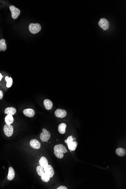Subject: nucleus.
<instances>
[{
    "mask_svg": "<svg viewBox=\"0 0 126 189\" xmlns=\"http://www.w3.org/2000/svg\"><path fill=\"white\" fill-rule=\"evenodd\" d=\"M44 104L47 110H50L53 107V102L51 100L49 99H46L44 100Z\"/></svg>",
    "mask_w": 126,
    "mask_h": 189,
    "instance_id": "12",
    "label": "nucleus"
},
{
    "mask_svg": "<svg viewBox=\"0 0 126 189\" xmlns=\"http://www.w3.org/2000/svg\"><path fill=\"white\" fill-rule=\"evenodd\" d=\"M41 178L42 181L44 182H49V180H50V178L49 174H47L45 172L41 175Z\"/></svg>",
    "mask_w": 126,
    "mask_h": 189,
    "instance_id": "20",
    "label": "nucleus"
},
{
    "mask_svg": "<svg viewBox=\"0 0 126 189\" xmlns=\"http://www.w3.org/2000/svg\"><path fill=\"white\" fill-rule=\"evenodd\" d=\"M16 112V110L15 108L12 107H10L6 108L5 109L4 113L5 114L7 115L10 114L13 115L15 114Z\"/></svg>",
    "mask_w": 126,
    "mask_h": 189,
    "instance_id": "14",
    "label": "nucleus"
},
{
    "mask_svg": "<svg viewBox=\"0 0 126 189\" xmlns=\"http://www.w3.org/2000/svg\"><path fill=\"white\" fill-rule=\"evenodd\" d=\"M44 170L45 173L49 174L50 178H53V175L55 174V171L51 165L48 164L46 167L44 168Z\"/></svg>",
    "mask_w": 126,
    "mask_h": 189,
    "instance_id": "8",
    "label": "nucleus"
},
{
    "mask_svg": "<svg viewBox=\"0 0 126 189\" xmlns=\"http://www.w3.org/2000/svg\"><path fill=\"white\" fill-rule=\"evenodd\" d=\"M30 145L33 148L38 150L40 148L41 143L36 139H33L30 141Z\"/></svg>",
    "mask_w": 126,
    "mask_h": 189,
    "instance_id": "10",
    "label": "nucleus"
},
{
    "mask_svg": "<svg viewBox=\"0 0 126 189\" xmlns=\"http://www.w3.org/2000/svg\"><path fill=\"white\" fill-rule=\"evenodd\" d=\"M54 153L57 158H62L64 157L63 154L67 152L66 148L62 144L56 145L54 147Z\"/></svg>",
    "mask_w": 126,
    "mask_h": 189,
    "instance_id": "1",
    "label": "nucleus"
},
{
    "mask_svg": "<svg viewBox=\"0 0 126 189\" xmlns=\"http://www.w3.org/2000/svg\"><path fill=\"white\" fill-rule=\"evenodd\" d=\"M3 92H2V91H1V90H0V100L1 99H2L3 98Z\"/></svg>",
    "mask_w": 126,
    "mask_h": 189,
    "instance_id": "24",
    "label": "nucleus"
},
{
    "mask_svg": "<svg viewBox=\"0 0 126 189\" xmlns=\"http://www.w3.org/2000/svg\"><path fill=\"white\" fill-rule=\"evenodd\" d=\"M39 163L41 167L44 168L49 164L48 160L45 157H41L39 161Z\"/></svg>",
    "mask_w": 126,
    "mask_h": 189,
    "instance_id": "15",
    "label": "nucleus"
},
{
    "mask_svg": "<svg viewBox=\"0 0 126 189\" xmlns=\"http://www.w3.org/2000/svg\"><path fill=\"white\" fill-rule=\"evenodd\" d=\"M36 171L38 174L39 176H41L42 174L44 173V168L40 166H38L36 168Z\"/></svg>",
    "mask_w": 126,
    "mask_h": 189,
    "instance_id": "22",
    "label": "nucleus"
},
{
    "mask_svg": "<svg viewBox=\"0 0 126 189\" xmlns=\"http://www.w3.org/2000/svg\"><path fill=\"white\" fill-rule=\"evenodd\" d=\"M23 113L27 117L32 118L35 115V111L32 109H26L23 110Z\"/></svg>",
    "mask_w": 126,
    "mask_h": 189,
    "instance_id": "11",
    "label": "nucleus"
},
{
    "mask_svg": "<svg viewBox=\"0 0 126 189\" xmlns=\"http://www.w3.org/2000/svg\"><path fill=\"white\" fill-rule=\"evenodd\" d=\"M116 153L117 156L120 157L125 156L126 154V151L125 149L121 148H117L116 150Z\"/></svg>",
    "mask_w": 126,
    "mask_h": 189,
    "instance_id": "16",
    "label": "nucleus"
},
{
    "mask_svg": "<svg viewBox=\"0 0 126 189\" xmlns=\"http://www.w3.org/2000/svg\"><path fill=\"white\" fill-rule=\"evenodd\" d=\"M67 125L65 123H62L60 124L58 126V131L61 134H64L65 133Z\"/></svg>",
    "mask_w": 126,
    "mask_h": 189,
    "instance_id": "17",
    "label": "nucleus"
},
{
    "mask_svg": "<svg viewBox=\"0 0 126 189\" xmlns=\"http://www.w3.org/2000/svg\"><path fill=\"white\" fill-rule=\"evenodd\" d=\"M9 8L11 12L12 18L14 19H17L21 13V10L19 8L13 5H11Z\"/></svg>",
    "mask_w": 126,
    "mask_h": 189,
    "instance_id": "6",
    "label": "nucleus"
},
{
    "mask_svg": "<svg viewBox=\"0 0 126 189\" xmlns=\"http://www.w3.org/2000/svg\"><path fill=\"white\" fill-rule=\"evenodd\" d=\"M55 114L56 117L61 118H65L67 115V111L65 110L61 109H56Z\"/></svg>",
    "mask_w": 126,
    "mask_h": 189,
    "instance_id": "9",
    "label": "nucleus"
},
{
    "mask_svg": "<svg viewBox=\"0 0 126 189\" xmlns=\"http://www.w3.org/2000/svg\"><path fill=\"white\" fill-rule=\"evenodd\" d=\"M57 189H67V188L65 186H61L59 187H58L57 188Z\"/></svg>",
    "mask_w": 126,
    "mask_h": 189,
    "instance_id": "23",
    "label": "nucleus"
},
{
    "mask_svg": "<svg viewBox=\"0 0 126 189\" xmlns=\"http://www.w3.org/2000/svg\"><path fill=\"white\" fill-rule=\"evenodd\" d=\"M15 177V172L14 169L11 167H10L8 169V173L7 179L8 180H12Z\"/></svg>",
    "mask_w": 126,
    "mask_h": 189,
    "instance_id": "13",
    "label": "nucleus"
},
{
    "mask_svg": "<svg viewBox=\"0 0 126 189\" xmlns=\"http://www.w3.org/2000/svg\"><path fill=\"white\" fill-rule=\"evenodd\" d=\"M13 127L10 125H5L4 127V131L5 135L7 136L10 137L12 136L13 133Z\"/></svg>",
    "mask_w": 126,
    "mask_h": 189,
    "instance_id": "5",
    "label": "nucleus"
},
{
    "mask_svg": "<svg viewBox=\"0 0 126 189\" xmlns=\"http://www.w3.org/2000/svg\"><path fill=\"white\" fill-rule=\"evenodd\" d=\"M42 132L40 134V137L42 141L45 142L50 139L51 137V134L45 129H42Z\"/></svg>",
    "mask_w": 126,
    "mask_h": 189,
    "instance_id": "4",
    "label": "nucleus"
},
{
    "mask_svg": "<svg viewBox=\"0 0 126 189\" xmlns=\"http://www.w3.org/2000/svg\"><path fill=\"white\" fill-rule=\"evenodd\" d=\"M98 24L99 26L104 30H107L110 27V23L106 19H101Z\"/></svg>",
    "mask_w": 126,
    "mask_h": 189,
    "instance_id": "7",
    "label": "nucleus"
},
{
    "mask_svg": "<svg viewBox=\"0 0 126 189\" xmlns=\"http://www.w3.org/2000/svg\"><path fill=\"white\" fill-rule=\"evenodd\" d=\"M2 78H3V76L0 73V81H1V80H2Z\"/></svg>",
    "mask_w": 126,
    "mask_h": 189,
    "instance_id": "25",
    "label": "nucleus"
},
{
    "mask_svg": "<svg viewBox=\"0 0 126 189\" xmlns=\"http://www.w3.org/2000/svg\"><path fill=\"white\" fill-rule=\"evenodd\" d=\"M7 49V45L5 39H2L0 40V51H5Z\"/></svg>",
    "mask_w": 126,
    "mask_h": 189,
    "instance_id": "18",
    "label": "nucleus"
},
{
    "mask_svg": "<svg viewBox=\"0 0 126 189\" xmlns=\"http://www.w3.org/2000/svg\"><path fill=\"white\" fill-rule=\"evenodd\" d=\"M5 121L6 124L8 125H10L12 124L14 121V118L12 115L10 114L7 115V116L5 118Z\"/></svg>",
    "mask_w": 126,
    "mask_h": 189,
    "instance_id": "19",
    "label": "nucleus"
},
{
    "mask_svg": "<svg viewBox=\"0 0 126 189\" xmlns=\"http://www.w3.org/2000/svg\"><path fill=\"white\" fill-rule=\"evenodd\" d=\"M41 25L38 23H31L29 26V31L33 34H35L41 31Z\"/></svg>",
    "mask_w": 126,
    "mask_h": 189,
    "instance_id": "3",
    "label": "nucleus"
},
{
    "mask_svg": "<svg viewBox=\"0 0 126 189\" xmlns=\"http://www.w3.org/2000/svg\"><path fill=\"white\" fill-rule=\"evenodd\" d=\"M73 136H70L68 137L67 140L65 141V142L67 143L69 150L74 151L76 149L78 143L77 142L74 141Z\"/></svg>",
    "mask_w": 126,
    "mask_h": 189,
    "instance_id": "2",
    "label": "nucleus"
},
{
    "mask_svg": "<svg viewBox=\"0 0 126 189\" xmlns=\"http://www.w3.org/2000/svg\"><path fill=\"white\" fill-rule=\"evenodd\" d=\"M5 80L7 82L6 86L7 88H10L13 84V79L11 77H9L8 76H6Z\"/></svg>",
    "mask_w": 126,
    "mask_h": 189,
    "instance_id": "21",
    "label": "nucleus"
}]
</instances>
